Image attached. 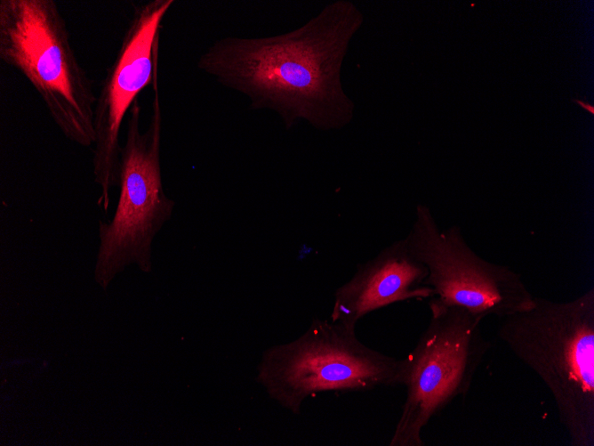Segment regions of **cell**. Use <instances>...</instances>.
<instances>
[{
    "mask_svg": "<svg viewBox=\"0 0 594 446\" xmlns=\"http://www.w3.org/2000/svg\"><path fill=\"white\" fill-rule=\"evenodd\" d=\"M572 101L578 104L579 106L582 107L585 110L590 112L591 115L594 114V107L590 103H589L587 101H584L582 100H579V99H573Z\"/></svg>",
    "mask_w": 594,
    "mask_h": 446,
    "instance_id": "cell-10",
    "label": "cell"
},
{
    "mask_svg": "<svg viewBox=\"0 0 594 446\" xmlns=\"http://www.w3.org/2000/svg\"><path fill=\"white\" fill-rule=\"evenodd\" d=\"M152 85V112L145 131L140 127L138 99L129 110L125 141L120 150L118 200L111 220L99 223L94 279L104 290L130 264L146 273L151 272L153 240L175 207L165 192L162 178L163 119L157 77Z\"/></svg>",
    "mask_w": 594,
    "mask_h": 446,
    "instance_id": "cell-5",
    "label": "cell"
},
{
    "mask_svg": "<svg viewBox=\"0 0 594 446\" xmlns=\"http://www.w3.org/2000/svg\"><path fill=\"white\" fill-rule=\"evenodd\" d=\"M412 254L428 270L425 284L446 305L466 309L484 319H502L534 304V296L510 267L479 256L461 229H441L430 209L419 204L405 238Z\"/></svg>",
    "mask_w": 594,
    "mask_h": 446,
    "instance_id": "cell-7",
    "label": "cell"
},
{
    "mask_svg": "<svg viewBox=\"0 0 594 446\" xmlns=\"http://www.w3.org/2000/svg\"><path fill=\"white\" fill-rule=\"evenodd\" d=\"M173 3L149 0L135 7L96 100L92 166L105 209L118 185L121 126L138 95L157 76L160 31Z\"/></svg>",
    "mask_w": 594,
    "mask_h": 446,
    "instance_id": "cell-8",
    "label": "cell"
},
{
    "mask_svg": "<svg viewBox=\"0 0 594 446\" xmlns=\"http://www.w3.org/2000/svg\"><path fill=\"white\" fill-rule=\"evenodd\" d=\"M400 359L361 342L356 328L315 319L296 339L265 350L257 382L293 414L303 402L326 392H367L400 385Z\"/></svg>",
    "mask_w": 594,
    "mask_h": 446,
    "instance_id": "cell-4",
    "label": "cell"
},
{
    "mask_svg": "<svg viewBox=\"0 0 594 446\" xmlns=\"http://www.w3.org/2000/svg\"><path fill=\"white\" fill-rule=\"evenodd\" d=\"M0 59L18 70L69 141L95 142L97 97L53 0H0Z\"/></svg>",
    "mask_w": 594,
    "mask_h": 446,
    "instance_id": "cell-3",
    "label": "cell"
},
{
    "mask_svg": "<svg viewBox=\"0 0 594 446\" xmlns=\"http://www.w3.org/2000/svg\"><path fill=\"white\" fill-rule=\"evenodd\" d=\"M364 22L348 0L326 4L292 31L263 37H221L199 56L197 69L242 93L253 109H269L291 129L304 120L321 131L338 130L354 117L341 68Z\"/></svg>",
    "mask_w": 594,
    "mask_h": 446,
    "instance_id": "cell-1",
    "label": "cell"
},
{
    "mask_svg": "<svg viewBox=\"0 0 594 446\" xmlns=\"http://www.w3.org/2000/svg\"><path fill=\"white\" fill-rule=\"evenodd\" d=\"M498 337L550 390L573 446H594V289L502 319Z\"/></svg>",
    "mask_w": 594,
    "mask_h": 446,
    "instance_id": "cell-2",
    "label": "cell"
},
{
    "mask_svg": "<svg viewBox=\"0 0 594 446\" xmlns=\"http://www.w3.org/2000/svg\"><path fill=\"white\" fill-rule=\"evenodd\" d=\"M426 266L410 251L405 239L387 246L358 264L354 275L334 294L331 320L356 328L366 314L394 303L430 298Z\"/></svg>",
    "mask_w": 594,
    "mask_h": 446,
    "instance_id": "cell-9",
    "label": "cell"
},
{
    "mask_svg": "<svg viewBox=\"0 0 594 446\" xmlns=\"http://www.w3.org/2000/svg\"><path fill=\"white\" fill-rule=\"evenodd\" d=\"M430 318L413 349L400 359L406 395L389 446H423L422 430L454 400L469 392L490 348L483 319L432 296Z\"/></svg>",
    "mask_w": 594,
    "mask_h": 446,
    "instance_id": "cell-6",
    "label": "cell"
}]
</instances>
